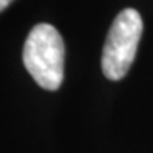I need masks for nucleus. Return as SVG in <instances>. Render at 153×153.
<instances>
[{"label":"nucleus","instance_id":"f257e3e1","mask_svg":"<svg viewBox=\"0 0 153 153\" xmlns=\"http://www.w3.org/2000/svg\"><path fill=\"white\" fill-rule=\"evenodd\" d=\"M64 52L59 31L50 24H38L24 44L22 61L41 88L56 91L64 78Z\"/></svg>","mask_w":153,"mask_h":153},{"label":"nucleus","instance_id":"f03ea898","mask_svg":"<svg viewBox=\"0 0 153 153\" xmlns=\"http://www.w3.org/2000/svg\"><path fill=\"white\" fill-rule=\"evenodd\" d=\"M142 28V17L133 8H125L116 16L102 55V71L108 80L119 81L127 75L136 56Z\"/></svg>","mask_w":153,"mask_h":153},{"label":"nucleus","instance_id":"7ed1b4c3","mask_svg":"<svg viewBox=\"0 0 153 153\" xmlns=\"http://www.w3.org/2000/svg\"><path fill=\"white\" fill-rule=\"evenodd\" d=\"M13 2V0H0V10H6V8H8V6H10V3Z\"/></svg>","mask_w":153,"mask_h":153}]
</instances>
